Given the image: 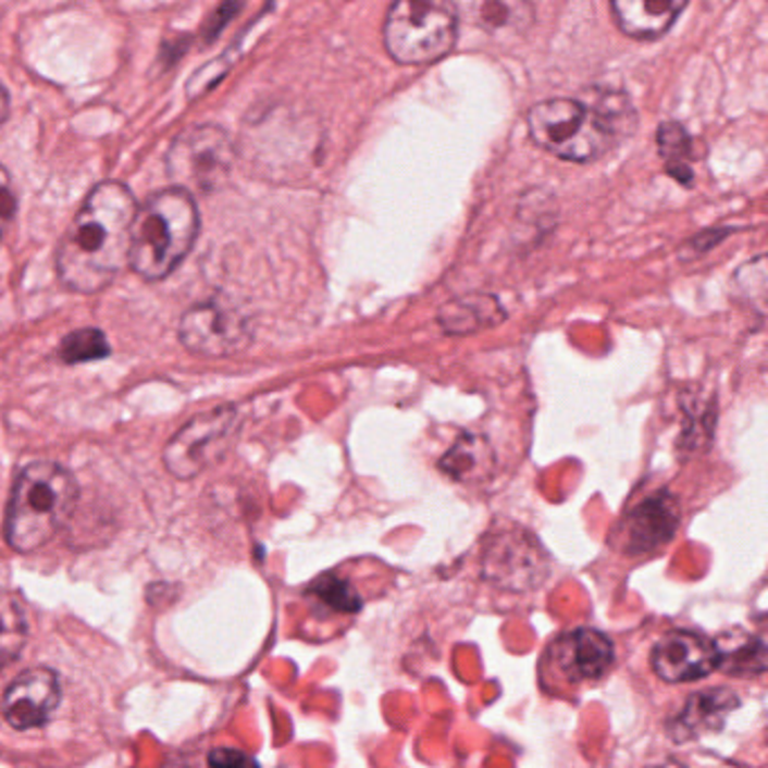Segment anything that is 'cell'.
Instances as JSON below:
<instances>
[{"instance_id":"22","label":"cell","mask_w":768,"mask_h":768,"mask_svg":"<svg viewBox=\"0 0 768 768\" xmlns=\"http://www.w3.org/2000/svg\"><path fill=\"white\" fill-rule=\"evenodd\" d=\"M309 593L315 595L323 604H327L336 614H357L361 611V604H363L359 591L336 572L320 574V578L309 586Z\"/></svg>"},{"instance_id":"27","label":"cell","mask_w":768,"mask_h":768,"mask_svg":"<svg viewBox=\"0 0 768 768\" xmlns=\"http://www.w3.org/2000/svg\"><path fill=\"white\" fill-rule=\"evenodd\" d=\"M647 768H688V766L677 761V759H667V761H660V764H654V766H647Z\"/></svg>"},{"instance_id":"23","label":"cell","mask_w":768,"mask_h":768,"mask_svg":"<svg viewBox=\"0 0 768 768\" xmlns=\"http://www.w3.org/2000/svg\"><path fill=\"white\" fill-rule=\"evenodd\" d=\"M111 355V347L100 330H79L63 338L59 347V359L63 363H88L107 359Z\"/></svg>"},{"instance_id":"4","label":"cell","mask_w":768,"mask_h":768,"mask_svg":"<svg viewBox=\"0 0 768 768\" xmlns=\"http://www.w3.org/2000/svg\"><path fill=\"white\" fill-rule=\"evenodd\" d=\"M528 132L536 147L570 163H593L620 138L582 98L543 100L528 111Z\"/></svg>"},{"instance_id":"25","label":"cell","mask_w":768,"mask_h":768,"mask_svg":"<svg viewBox=\"0 0 768 768\" xmlns=\"http://www.w3.org/2000/svg\"><path fill=\"white\" fill-rule=\"evenodd\" d=\"M208 761L210 768H260L252 757L235 748H214Z\"/></svg>"},{"instance_id":"6","label":"cell","mask_w":768,"mask_h":768,"mask_svg":"<svg viewBox=\"0 0 768 768\" xmlns=\"http://www.w3.org/2000/svg\"><path fill=\"white\" fill-rule=\"evenodd\" d=\"M235 156V145L221 126H189L170 147L168 172L174 187L189 197L210 195L228 181Z\"/></svg>"},{"instance_id":"9","label":"cell","mask_w":768,"mask_h":768,"mask_svg":"<svg viewBox=\"0 0 768 768\" xmlns=\"http://www.w3.org/2000/svg\"><path fill=\"white\" fill-rule=\"evenodd\" d=\"M178 336L191 355L221 359L237 355L248 345L250 323L237 307L212 300L183 313Z\"/></svg>"},{"instance_id":"1","label":"cell","mask_w":768,"mask_h":768,"mask_svg":"<svg viewBox=\"0 0 768 768\" xmlns=\"http://www.w3.org/2000/svg\"><path fill=\"white\" fill-rule=\"evenodd\" d=\"M136 199L117 181L90 189L57 248L59 280L77 294H98L129 267Z\"/></svg>"},{"instance_id":"3","label":"cell","mask_w":768,"mask_h":768,"mask_svg":"<svg viewBox=\"0 0 768 768\" xmlns=\"http://www.w3.org/2000/svg\"><path fill=\"white\" fill-rule=\"evenodd\" d=\"M197 235L195 199L176 187L160 189L136 212L129 264L149 282L163 280L187 258Z\"/></svg>"},{"instance_id":"8","label":"cell","mask_w":768,"mask_h":768,"mask_svg":"<svg viewBox=\"0 0 768 768\" xmlns=\"http://www.w3.org/2000/svg\"><path fill=\"white\" fill-rule=\"evenodd\" d=\"M237 429V410L221 406L189 420L165 446L163 464L178 480H191L216 462Z\"/></svg>"},{"instance_id":"15","label":"cell","mask_w":768,"mask_h":768,"mask_svg":"<svg viewBox=\"0 0 768 768\" xmlns=\"http://www.w3.org/2000/svg\"><path fill=\"white\" fill-rule=\"evenodd\" d=\"M611 10L627 37L652 41L674 25L685 3L683 0H616Z\"/></svg>"},{"instance_id":"20","label":"cell","mask_w":768,"mask_h":768,"mask_svg":"<svg viewBox=\"0 0 768 768\" xmlns=\"http://www.w3.org/2000/svg\"><path fill=\"white\" fill-rule=\"evenodd\" d=\"M27 643V616L23 599L0 586V671L10 667Z\"/></svg>"},{"instance_id":"16","label":"cell","mask_w":768,"mask_h":768,"mask_svg":"<svg viewBox=\"0 0 768 768\" xmlns=\"http://www.w3.org/2000/svg\"><path fill=\"white\" fill-rule=\"evenodd\" d=\"M437 320L446 334L467 336L500 325L505 320V309L492 294H467L442 305Z\"/></svg>"},{"instance_id":"26","label":"cell","mask_w":768,"mask_h":768,"mask_svg":"<svg viewBox=\"0 0 768 768\" xmlns=\"http://www.w3.org/2000/svg\"><path fill=\"white\" fill-rule=\"evenodd\" d=\"M10 115V98H8V90L0 86V124H3Z\"/></svg>"},{"instance_id":"13","label":"cell","mask_w":768,"mask_h":768,"mask_svg":"<svg viewBox=\"0 0 768 768\" xmlns=\"http://www.w3.org/2000/svg\"><path fill=\"white\" fill-rule=\"evenodd\" d=\"M614 658L616 649L611 637L591 627H580L559 635L550 647L555 669L570 683L602 679L611 669Z\"/></svg>"},{"instance_id":"2","label":"cell","mask_w":768,"mask_h":768,"mask_svg":"<svg viewBox=\"0 0 768 768\" xmlns=\"http://www.w3.org/2000/svg\"><path fill=\"white\" fill-rule=\"evenodd\" d=\"M79 498L77 480L54 462H32L14 480L8 503L5 538L10 548L37 553L73 517Z\"/></svg>"},{"instance_id":"17","label":"cell","mask_w":768,"mask_h":768,"mask_svg":"<svg viewBox=\"0 0 768 768\" xmlns=\"http://www.w3.org/2000/svg\"><path fill=\"white\" fill-rule=\"evenodd\" d=\"M717 652V671H726L738 679L759 677L766 671V645L764 640L744 631L730 629L713 640Z\"/></svg>"},{"instance_id":"12","label":"cell","mask_w":768,"mask_h":768,"mask_svg":"<svg viewBox=\"0 0 768 768\" xmlns=\"http://www.w3.org/2000/svg\"><path fill=\"white\" fill-rule=\"evenodd\" d=\"M649 660L656 677L665 683H692L717 671L713 640L685 629L665 633L654 645Z\"/></svg>"},{"instance_id":"14","label":"cell","mask_w":768,"mask_h":768,"mask_svg":"<svg viewBox=\"0 0 768 768\" xmlns=\"http://www.w3.org/2000/svg\"><path fill=\"white\" fill-rule=\"evenodd\" d=\"M742 706V698L730 688H715L692 694L683 710L669 723V738L685 744L723 730L728 717Z\"/></svg>"},{"instance_id":"7","label":"cell","mask_w":768,"mask_h":768,"mask_svg":"<svg viewBox=\"0 0 768 768\" xmlns=\"http://www.w3.org/2000/svg\"><path fill=\"white\" fill-rule=\"evenodd\" d=\"M480 568L483 580L496 589L528 593L548 580L550 557L532 532L511 528L487 536Z\"/></svg>"},{"instance_id":"18","label":"cell","mask_w":768,"mask_h":768,"mask_svg":"<svg viewBox=\"0 0 768 768\" xmlns=\"http://www.w3.org/2000/svg\"><path fill=\"white\" fill-rule=\"evenodd\" d=\"M496 456L490 442L480 435L464 433L439 460V471L456 483H480L494 473Z\"/></svg>"},{"instance_id":"11","label":"cell","mask_w":768,"mask_h":768,"mask_svg":"<svg viewBox=\"0 0 768 768\" xmlns=\"http://www.w3.org/2000/svg\"><path fill=\"white\" fill-rule=\"evenodd\" d=\"M681 523L679 500L669 492H658L635 505L616 530L618 548L627 557L649 555L674 538Z\"/></svg>"},{"instance_id":"24","label":"cell","mask_w":768,"mask_h":768,"mask_svg":"<svg viewBox=\"0 0 768 768\" xmlns=\"http://www.w3.org/2000/svg\"><path fill=\"white\" fill-rule=\"evenodd\" d=\"M16 212V195L8 170L0 168V237H3L8 223Z\"/></svg>"},{"instance_id":"21","label":"cell","mask_w":768,"mask_h":768,"mask_svg":"<svg viewBox=\"0 0 768 768\" xmlns=\"http://www.w3.org/2000/svg\"><path fill=\"white\" fill-rule=\"evenodd\" d=\"M658 153L662 156L667 172L681 183L692 181V138L681 124H662L658 129Z\"/></svg>"},{"instance_id":"19","label":"cell","mask_w":768,"mask_h":768,"mask_svg":"<svg viewBox=\"0 0 768 768\" xmlns=\"http://www.w3.org/2000/svg\"><path fill=\"white\" fill-rule=\"evenodd\" d=\"M456 16L460 14L469 23L483 27L492 35L498 32H521L532 23V8L528 3H503V0H485V3L451 5Z\"/></svg>"},{"instance_id":"10","label":"cell","mask_w":768,"mask_h":768,"mask_svg":"<svg viewBox=\"0 0 768 768\" xmlns=\"http://www.w3.org/2000/svg\"><path fill=\"white\" fill-rule=\"evenodd\" d=\"M61 703V685L57 671L48 667H29L10 683L0 703V713L14 730L44 728Z\"/></svg>"},{"instance_id":"5","label":"cell","mask_w":768,"mask_h":768,"mask_svg":"<svg viewBox=\"0 0 768 768\" xmlns=\"http://www.w3.org/2000/svg\"><path fill=\"white\" fill-rule=\"evenodd\" d=\"M458 39L451 5L399 0L383 23V46L401 66H426L449 54Z\"/></svg>"}]
</instances>
